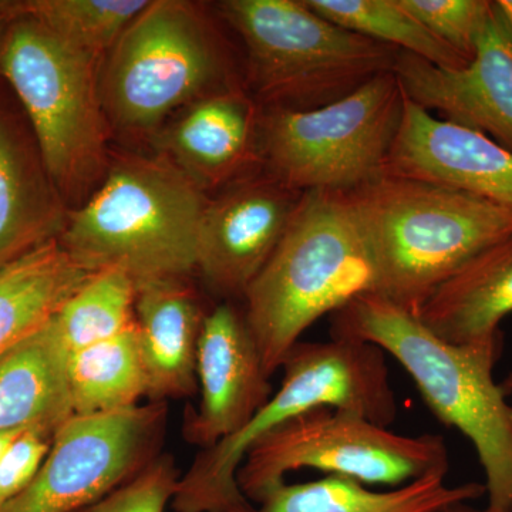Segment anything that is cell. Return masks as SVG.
I'll list each match as a JSON object with an SVG mask.
<instances>
[{
  "label": "cell",
  "mask_w": 512,
  "mask_h": 512,
  "mask_svg": "<svg viewBox=\"0 0 512 512\" xmlns=\"http://www.w3.org/2000/svg\"><path fill=\"white\" fill-rule=\"evenodd\" d=\"M376 292V268L349 192H303L284 237L244 295L245 320L271 377L306 329Z\"/></svg>",
  "instance_id": "obj_1"
},
{
  "label": "cell",
  "mask_w": 512,
  "mask_h": 512,
  "mask_svg": "<svg viewBox=\"0 0 512 512\" xmlns=\"http://www.w3.org/2000/svg\"><path fill=\"white\" fill-rule=\"evenodd\" d=\"M205 191L164 157L111 156L99 188L67 212L59 242L87 271L120 269L136 288L198 269Z\"/></svg>",
  "instance_id": "obj_2"
},
{
  "label": "cell",
  "mask_w": 512,
  "mask_h": 512,
  "mask_svg": "<svg viewBox=\"0 0 512 512\" xmlns=\"http://www.w3.org/2000/svg\"><path fill=\"white\" fill-rule=\"evenodd\" d=\"M332 336L370 343L393 356L431 412L476 447L487 478L485 512H512L511 406L493 377L501 340L483 345L444 342L416 316L376 293L360 295L336 312Z\"/></svg>",
  "instance_id": "obj_3"
},
{
  "label": "cell",
  "mask_w": 512,
  "mask_h": 512,
  "mask_svg": "<svg viewBox=\"0 0 512 512\" xmlns=\"http://www.w3.org/2000/svg\"><path fill=\"white\" fill-rule=\"evenodd\" d=\"M376 268V295L416 316L431 293L512 234V215L448 185L382 174L349 192Z\"/></svg>",
  "instance_id": "obj_4"
},
{
  "label": "cell",
  "mask_w": 512,
  "mask_h": 512,
  "mask_svg": "<svg viewBox=\"0 0 512 512\" xmlns=\"http://www.w3.org/2000/svg\"><path fill=\"white\" fill-rule=\"evenodd\" d=\"M2 3L10 22L0 76L22 104L47 171L73 210L99 188L111 160V127L100 92L103 59Z\"/></svg>",
  "instance_id": "obj_5"
},
{
  "label": "cell",
  "mask_w": 512,
  "mask_h": 512,
  "mask_svg": "<svg viewBox=\"0 0 512 512\" xmlns=\"http://www.w3.org/2000/svg\"><path fill=\"white\" fill-rule=\"evenodd\" d=\"M278 392L241 431L202 450L180 477L173 498L175 512H238L249 501L237 484L245 454L275 427L316 407L360 414L387 427L397 416L382 349L359 340L299 342L286 357Z\"/></svg>",
  "instance_id": "obj_6"
},
{
  "label": "cell",
  "mask_w": 512,
  "mask_h": 512,
  "mask_svg": "<svg viewBox=\"0 0 512 512\" xmlns=\"http://www.w3.org/2000/svg\"><path fill=\"white\" fill-rule=\"evenodd\" d=\"M241 36L248 82L266 109L311 110L343 99L394 69L400 50L322 18L303 0H224Z\"/></svg>",
  "instance_id": "obj_7"
},
{
  "label": "cell",
  "mask_w": 512,
  "mask_h": 512,
  "mask_svg": "<svg viewBox=\"0 0 512 512\" xmlns=\"http://www.w3.org/2000/svg\"><path fill=\"white\" fill-rule=\"evenodd\" d=\"M235 86L220 32L204 8L185 0L148 3L101 63V100L111 131L133 136Z\"/></svg>",
  "instance_id": "obj_8"
},
{
  "label": "cell",
  "mask_w": 512,
  "mask_h": 512,
  "mask_svg": "<svg viewBox=\"0 0 512 512\" xmlns=\"http://www.w3.org/2000/svg\"><path fill=\"white\" fill-rule=\"evenodd\" d=\"M404 93L393 70L311 110L265 109L259 158L298 192H352L383 174L399 131Z\"/></svg>",
  "instance_id": "obj_9"
},
{
  "label": "cell",
  "mask_w": 512,
  "mask_h": 512,
  "mask_svg": "<svg viewBox=\"0 0 512 512\" xmlns=\"http://www.w3.org/2000/svg\"><path fill=\"white\" fill-rule=\"evenodd\" d=\"M302 468L396 488L427 476L446 477L448 451L441 436H402L349 410L316 407L256 440L237 484L255 504Z\"/></svg>",
  "instance_id": "obj_10"
},
{
  "label": "cell",
  "mask_w": 512,
  "mask_h": 512,
  "mask_svg": "<svg viewBox=\"0 0 512 512\" xmlns=\"http://www.w3.org/2000/svg\"><path fill=\"white\" fill-rule=\"evenodd\" d=\"M165 416L164 402L74 414L56 431L32 484L0 512H76L97 503L158 457Z\"/></svg>",
  "instance_id": "obj_11"
},
{
  "label": "cell",
  "mask_w": 512,
  "mask_h": 512,
  "mask_svg": "<svg viewBox=\"0 0 512 512\" xmlns=\"http://www.w3.org/2000/svg\"><path fill=\"white\" fill-rule=\"evenodd\" d=\"M302 192L268 177L239 178L208 200L198 239V269L224 298H244L284 237Z\"/></svg>",
  "instance_id": "obj_12"
},
{
  "label": "cell",
  "mask_w": 512,
  "mask_h": 512,
  "mask_svg": "<svg viewBox=\"0 0 512 512\" xmlns=\"http://www.w3.org/2000/svg\"><path fill=\"white\" fill-rule=\"evenodd\" d=\"M393 72L404 96L443 120L477 131L512 151V37L494 2L493 15L463 69H441L400 52Z\"/></svg>",
  "instance_id": "obj_13"
},
{
  "label": "cell",
  "mask_w": 512,
  "mask_h": 512,
  "mask_svg": "<svg viewBox=\"0 0 512 512\" xmlns=\"http://www.w3.org/2000/svg\"><path fill=\"white\" fill-rule=\"evenodd\" d=\"M200 404L185 417V439L214 447L244 429L271 399L269 376L245 320L232 303L205 315L197 355Z\"/></svg>",
  "instance_id": "obj_14"
},
{
  "label": "cell",
  "mask_w": 512,
  "mask_h": 512,
  "mask_svg": "<svg viewBox=\"0 0 512 512\" xmlns=\"http://www.w3.org/2000/svg\"><path fill=\"white\" fill-rule=\"evenodd\" d=\"M383 174L448 185L512 215V151L477 131L437 119L406 96Z\"/></svg>",
  "instance_id": "obj_15"
},
{
  "label": "cell",
  "mask_w": 512,
  "mask_h": 512,
  "mask_svg": "<svg viewBox=\"0 0 512 512\" xmlns=\"http://www.w3.org/2000/svg\"><path fill=\"white\" fill-rule=\"evenodd\" d=\"M259 117L241 87L208 94L165 127L161 153L204 191L234 183L259 158Z\"/></svg>",
  "instance_id": "obj_16"
},
{
  "label": "cell",
  "mask_w": 512,
  "mask_h": 512,
  "mask_svg": "<svg viewBox=\"0 0 512 512\" xmlns=\"http://www.w3.org/2000/svg\"><path fill=\"white\" fill-rule=\"evenodd\" d=\"M67 212L29 123L0 107V266L59 239Z\"/></svg>",
  "instance_id": "obj_17"
},
{
  "label": "cell",
  "mask_w": 512,
  "mask_h": 512,
  "mask_svg": "<svg viewBox=\"0 0 512 512\" xmlns=\"http://www.w3.org/2000/svg\"><path fill=\"white\" fill-rule=\"evenodd\" d=\"M205 315L188 279L137 288L136 330L150 402L198 392L197 355Z\"/></svg>",
  "instance_id": "obj_18"
},
{
  "label": "cell",
  "mask_w": 512,
  "mask_h": 512,
  "mask_svg": "<svg viewBox=\"0 0 512 512\" xmlns=\"http://www.w3.org/2000/svg\"><path fill=\"white\" fill-rule=\"evenodd\" d=\"M512 313V234L474 255L416 313L437 338L453 345L501 340L498 326Z\"/></svg>",
  "instance_id": "obj_19"
},
{
  "label": "cell",
  "mask_w": 512,
  "mask_h": 512,
  "mask_svg": "<svg viewBox=\"0 0 512 512\" xmlns=\"http://www.w3.org/2000/svg\"><path fill=\"white\" fill-rule=\"evenodd\" d=\"M67 363L52 318L0 355V431L36 430L53 439L74 416Z\"/></svg>",
  "instance_id": "obj_20"
},
{
  "label": "cell",
  "mask_w": 512,
  "mask_h": 512,
  "mask_svg": "<svg viewBox=\"0 0 512 512\" xmlns=\"http://www.w3.org/2000/svg\"><path fill=\"white\" fill-rule=\"evenodd\" d=\"M485 493L483 484L448 485L443 476L423 477L389 491L370 490L353 478L326 476L279 485L238 512H431Z\"/></svg>",
  "instance_id": "obj_21"
},
{
  "label": "cell",
  "mask_w": 512,
  "mask_h": 512,
  "mask_svg": "<svg viewBox=\"0 0 512 512\" xmlns=\"http://www.w3.org/2000/svg\"><path fill=\"white\" fill-rule=\"evenodd\" d=\"M92 274L59 239L0 266V355L49 322Z\"/></svg>",
  "instance_id": "obj_22"
},
{
  "label": "cell",
  "mask_w": 512,
  "mask_h": 512,
  "mask_svg": "<svg viewBox=\"0 0 512 512\" xmlns=\"http://www.w3.org/2000/svg\"><path fill=\"white\" fill-rule=\"evenodd\" d=\"M67 373L74 414L137 406L141 397H147V379L136 325L116 338L70 353Z\"/></svg>",
  "instance_id": "obj_23"
},
{
  "label": "cell",
  "mask_w": 512,
  "mask_h": 512,
  "mask_svg": "<svg viewBox=\"0 0 512 512\" xmlns=\"http://www.w3.org/2000/svg\"><path fill=\"white\" fill-rule=\"evenodd\" d=\"M308 8L340 28L427 60L441 69H463L468 62L444 45L400 0H303Z\"/></svg>",
  "instance_id": "obj_24"
},
{
  "label": "cell",
  "mask_w": 512,
  "mask_h": 512,
  "mask_svg": "<svg viewBox=\"0 0 512 512\" xmlns=\"http://www.w3.org/2000/svg\"><path fill=\"white\" fill-rule=\"evenodd\" d=\"M136 295L133 279L120 269L93 272L52 316L69 355L133 328Z\"/></svg>",
  "instance_id": "obj_25"
},
{
  "label": "cell",
  "mask_w": 512,
  "mask_h": 512,
  "mask_svg": "<svg viewBox=\"0 0 512 512\" xmlns=\"http://www.w3.org/2000/svg\"><path fill=\"white\" fill-rule=\"evenodd\" d=\"M150 0H13L12 8L32 16L67 43L101 57Z\"/></svg>",
  "instance_id": "obj_26"
},
{
  "label": "cell",
  "mask_w": 512,
  "mask_h": 512,
  "mask_svg": "<svg viewBox=\"0 0 512 512\" xmlns=\"http://www.w3.org/2000/svg\"><path fill=\"white\" fill-rule=\"evenodd\" d=\"M421 25L470 63L493 15L488 0H400Z\"/></svg>",
  "instance_id": "obj_27"
},
{
  "label": "cell",
  "mask_w": 512,
  "mask_h": 512,
  "mask_svg": "<svg viewBox=\"0 0 512 512\" xmlns=\"http://www.w3.org/2000/svg\"><path fill=\"white\" fill-rule=\"evenodd\" d=\"M178 481L173 458L156 457L113 493L76 512H164L173 501Z\"/></svg>",
  "instance_id": "obj_28"
},
{
  "label": "cell",
  "mask_w": 512,
  "mask_h": 512,
  "mask_svg": "<svg viewBox=\"0 0 512 512\" xmlns=\"http://www.w3.org/2000/svg\"><path fill=\"white\" fill-rule=\"evenodd\" d=\"M52 437L36 430L23 431L0 460V508L26 490L45 463Z\"/></svg>",
  "instance_id": "obj_29"
},
{
  "label": "cell",
  "mask_w": 512,
  "mask_h": 512,
  "mask_svg": "<svg viewBox=\"0 0 512 512\" xmlns=\"http://www.w3.org/2000/svg\"><path fill=\"white\" fill-rule=\"evenodd\" d=\"M495 6H497L498 13L503 18L512 37V0H497Z\"/></svg>",
  "instance_id": "obj_30"
},
{
  "label": "cell",
  "mask_w": 512,
  "mask_h": 512,
  "mask_svg": "<svg viewBox=\"0 0 512 512\" xmlns=\"http://www.w3.org/2000/svg\"><path fill=\"white\" fill-rule=\"evenodd\" d=\"M10 22L9 13L3 8V3L0 2V60H2L3 46H5L6 33H8Z\"/></svg>",
  "instance_id": "obj_31"
},
{
  "label": "cell",
  "mask_w": 512,
  "mask_h": 512,
  "mask_svg": "<svg viewBox=\"0 0 512 512\" xmlns=\"http://www.w3.org/2000/svg\"><path fill=\"white\" fill-rule=\"evenodd\" d=\"M23 431H0V460H2L3 454L6 453L10 444L13 443Z\"/></svg>",
  "instance_id": "obj_32"
},
{
  "label": "cell",
  "mask_w": 512,
  "mask_h": 512,
  "mask_svg": "<svg viewBox=\"0 0 512 512\" xmlns=\"http://www.w3.org/2000/svg\"><path fill=\"white\" fill-rule=\"evenodd\" d=\"M431 512H485V510H476V508L470 507L467 503H458L446 505V507L437 508V510Z\"/></svg>",
  "instance_id": "obj_33"
},
{
  "label": "cell",
  "mask_w": 512,
  "mask_h": 512,
  "mask_svg": "<svg viewBox=\"0 0 512 512\" xmlns=\"http://www.w3.org/2000/svg\"><path fill=\"white\" fill-rule=\"evenodd\" d=\"M503 389L505 390V393H507V390H512V373L510 376H508V379L505 380V383L503 384ZM511 421H512V407H511Z\"/></svg>",
  "instance_id": "obj_34"
}]
</instances>
